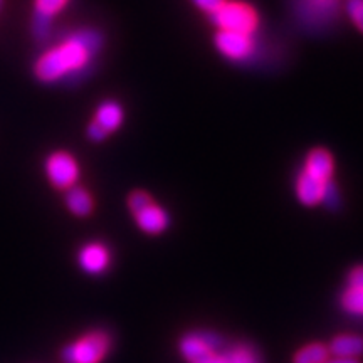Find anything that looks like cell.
Masks as SVG:
<instances>
[{
  "label": "cell",
  "instance_id": "14",
  "mask_svg": "<svg viewBox=\"0 0 363 363\" xmlns=\"http://www.w3.org/2000/svg\"><path fill=\"white\" fill-rule=\"evenodd\" d=\"M51 22L52 17H48L44 13L34 11L33 21H30V33H33L38 43H45L49 39V35H51Z\"/></svg>",
  "mask_w": 363,
  "mask_h": 363
},
{
  "label": "cell",
  "instance_id": "15",
  "mask_svg": "<svg viewBox=\"0 0 363 363\" xmlns=\"http://www.w3.org/2000/svg\"><path fill=\"white\" fill-rule=\"evenodd\" d=\"M326 348L323 345L315 343L310 347H305L294 355V363H323L326 360Z\"/></svg>",
  "mask_w": 363,
  "mask_h": 363
},
{
  "label": "cell",
  "instance_id": "11",
  "mask_svg": "<svg viewBox=\"0 0 363 363\" xmlns=\"http://www.w3.org/2000/svg\"><path fill=\"white\" fill-rule=\"evenodd\" d=\"M123 118L125 115L121 104H118L116 101H104L98 106L93 121H96L108 135H111L123 123Z\"/></svg>",
  "mask_w": 363,
  "mask_h": 363
},
{
  "label": "cell",
  "instance_id": "2",
  "mask_svg": "<svg viewBox=\"0 0 363 363\" xmlns=\"http://www.w3.org/2000/svg\"><path fill=\"white\" fill-rule=\"evenodd\" d=\"M211 17L212 24L217 30H233V33L256 34L259 29L261 17L256 7L242 0H227L219 11H216Z\"/></svg>",
  "mask_w": 363,
  "mask_h": 363
},
{
  "label": "cell",
  "instance_id": "21",
  "mask_svg": "<svg viewBox=\"0 0 363 363\" xmlns=\"http://www.w3.org/2000/svg\"><path fill=\"white\" fill-rule=\"evenodd\" d=\"M225 362L227 363H254L252 357L249 355L247 352H242V350L234 352L229 358H225Z\"/></svg>",
  "mask_w": 363,
  "mask_h": 363
},
{
  "label": "cell",
  "instance_id": "7",
  "mask_svg": "<svg viewBox=\"0 0 363 363\" xmlns=\"http://www.w3.org/2000/svg\"><path fill=\"white\" fill-rule=\"evenodd\" d=\"M303 172H306L308 175L315 177L318 180L331 182V177H333V172H335L333 155H331L328 150L323 147L313 148L306 155V162H305V167H303Z\"/></svg>",
  "mask_w": 363,
  "mask_h": 363
},
{
  "label": "cell",
  "instance_id": "24",
  "mask_svg": "<svg viewBox=\"0 0 363 363\" xmlns=\"http://www.w3.org/2000/svg\"><path fill=\"white\" fill-rule=\"evenodd\" d=\"M2 4H4V0H0V9H2Z\"/></svg>",
  "mask_w": 363,
  "mask_h": 363
},
{
  "label": "cell",
  "instance_id": "12",
  "mask_svg": "<svg viewBox=\"0 0 363 363\" xmlns=\"http://www.w3.org/2000/svg\"><path fill=\"white\" fill-rule=\"evenodd\" d=\"M66 206L74 216L86 217L93 212V199L83 187H71L66 194Z\"/></svg>",
  "mask_w": 363,
  "mask_h": 363
},
{
  "label": "cell",
  "instance_id": "17",
  "mask_svg": "<svg viewBox=\"0 0 363 363\" xmlns=\"http://www.w3.org/2000/svg\"><path fill=\"white\" fill-rule=\"evenodd\" d=\"M67 2H69V0H35L34 11L44 13V16L48 17H54L66 7Z\"/></svg>",
  "mask_w": 363,
  "mask_h": 363
},
{
  "label": "cell",
  "instance_id": "10",
  "mask_svg": "<svg viewBox=\"0 0 363 363\" xmlns=\"http://www.w3.org/2000/svg\"><path fill=\"white\" fill-rule=\"evenodd\" d=\"M79 264L89 274H98L110 264V254L101 244H88L81 249Z\"/></svg>",
  "mask_w": 363,
  "mask_h": 363
},
{
  "label": "cell",
  "instance_id": "23",
  "mask_svg": "<svg viewBox=\"0 0 363 363\" xmlns=\"http://www.w3.org/2000/svg\"><path fill=\"white\" fill-rule=\"evenodd\" d=\"M326 363H358L355 358H338V360L333 362H326Z\"/></svg>",
  "mask_w": 363,
  "mask_h": 363
},
{
  "label": "cell",
  "instance_id": "4",
  "mask_svg": "<svg viewBox=\"0 0 363 363\" xmlns=\"http://www.w3.org/2000/svg\"><path fill=\"white\" fill-rule=\"evenodd\" d=\"M110 348V337L103 331L84 335L78 342L62 348V360L66 363H99Z\"/></svg>",
  "mask_w": 363,
  "mask_h": 363
},
{
  "label": "cell",
  "instance_id": "16",
  "mask_svg": "<svg viewBox=\"0 0 363 363\" xmlns=\"http://www.w3.org/2000/svg\"><path fill=\"white\" fill-rule=\"evenodd\" d=\"M343 306L348 311L363 313V289L350 288L343 296Z\"/></svg>",
  "mask_w": 363,
  "mask_h": 363
},
{
  "label": "cell",
  "instance_id": "6",
  "mask_svg": "<svg viewBox=\"0 0 363 363\" xmlns=\"http://www.w3.org/2000/svg\"><path fill=\"white\" fill-rule=\"evenodd\" d=\"M216 49L229 61L240 62L252 56L256 43L254 35L244 33H233V30H217L214 35Z\"/></svg>",
  "mask_w": 363,
  "mask_h": 363
},
{
  "label": "cell",
  "instance_id": "5",
  "mask_svg": "<svg viewBox=\"0 0 363 363\" xmlns=\"http://www.w3.org/2000/svg\"><path fill=\"white\" fill-rule=\"evenodd\" d=\"M45 174L54 187L59 190H69L74 187L79 177L78 162L69 153L56 152L45 160Z\"/></svg>",
  "mask_w": 363,
  "mask_h": 363
},
{
  "label": "cell",
  "instance_id": "18",
  "mask_svg": "<svg viewBox=\"0 0 363 363\" xmlns=\"http://www.w3.org/2000/svg\"><path fill=\"white\" fill-rule=\"evenodd\" d=\"M348 16L353 24L363 34V0H348Z\"/></svg>",
  "mask_w": 363,
  "mask_h": 363
},
{
  "label": "cell",
  "instance_id": "9",
  "mask_svg": "<svg viewBox=\"0 0 363 363\" xmlns=\"http://www.w3.org/2000/svg\"><path fill=\"white\" fill-rule=\"evenodd\" d=\"M180 350L190 363H227L225 358L214 355L201 338L185 337L180 343Z\"/></svg>",
  "mask_w": 363,
  "mask_h": 363
},
{
  "label": "cell",
  "instance_id": "8",
  "mask_svg": "<svg viewBox=\"0 0 363 363\" xmlns=\"http://www.w3.org/2000/svg\"><path fill=\"white\" fill-rule=\"evenodd\" d=\"M328 187L330 182L318 180L315 177L308 175L306 172L301 170L296 184L298 199L301 201V203H305V206H316V203H320L325 199L326 192H328Z\"/></svg>",
  "mask_w": 363,
  "mask_h": 363
},
{
  "label": "cell",
  "instance_id": "3",
  "mask_svg": "<svg viewBox=\"0 0 363 363\" xmlns=\"http://www.w3.org/2000/svg\"><path fill=\"white\" fill-rule=\"evenodd\" d=\"M128 207L136 224L147 234H160L169 224L165 212L143 190H135V192L130 194Z\"/></svg>",
  "mask_w": 363,
  "mask_h": 363
},
{
  "label": "cell",
  "instance_id": "1",
  "mask_svg": "<svg viewBox=\"0 0 363 363\" xmlns=\"http://www.w3.org/2000/svg\"><path fill=\"white\" fill-rule=\"evenodd\" d=\"M99 45H101V38L93 30H81L72 34L65 43L38 59L34 66L35 76L43 83H56L59 79L71 78L89 66Z\"/></svg>",
  "mask_w": 363,
  "mask_h": 363
},
{
  "label": "cell",
  "instance_id": "20",
  "mask_svg": "<svg viewBox=\"0 0 363 363\" xmlns=\"http://www.w3.org/2000/svg\"><path fill=\"white\" fill-rule=\"evenodd\" d=\"M86 135H88V138L91 140V142H103L104 138H108V136H110L106 131L101 128V126L96 123V121H91V123L88 125Z\"/></svg>",
  "mask_w": 363,
  "mask_h": 363
},
{
  "label": "cell",
  "instance_id": "13",
  "mask_svg": "<svg viewBox=\"0 0 363 363\" xmlns=\"http://www.w3.org/2000/svg\"><path fill=\"white\" fill-rule=\"evenodd\" d=\"M330 348L338 358H355L363 353V338L355 335H342L331 342Z\"/></svg>",
  "mask_w": 363,
  "mask_h": 363
},
{
  "label": "cell",
  "instance_id": "19",
  "mask_svg": "<svg viewBox=\"0 0 363 363\" xmlns=\"http://www.w3.org/2000/svg\"><path fill=\"white\" fill-rule=\"evenodd\" d=\"M192 2L201 9L202 12H206L207 16H212V13L219 11V9L224 6L227 0H192Z\"/></svg>",
  "mask_w": 363,
  "mask_h": 363
},
{
  "label": "cell",
  "instance_id": "22",
  "mask_svg": "<svg viewBox=\"0 0 363 363\" xmlns=\"http://www.w3.org/2000/svg\"><path fill=\"white\" fill-rule=\"evenodd\" d=\"M350 286L352 288L363 289V267H357L350 274Z\"/></svg>",
  "mask_w": 363,
  "mask_h": 363
}]
</instances>
